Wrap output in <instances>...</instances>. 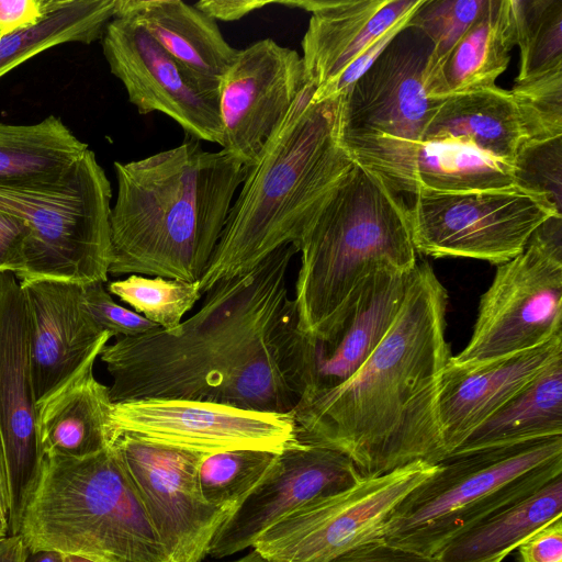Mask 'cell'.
Listing matches in <instances>:
<instances>
[{
	"mask_svg": "<svg viewBox=\"0 0 562 562\" xmlns=\"http://www.w3.org/2000/svg\"><path fill=\"white\" fill-rule=\"evenodd\" d=\"M114 432L215 453L251 449L280 453L300 442L291 413H269L190 400L147 398L113 403Z\"/></svg>",
	"mask_w": 562,
	"mask_h": 562,
	"instance_id": "cell-14",
	"label": "cell"
},
{
	"mask_svg": "<svg viewBox=\"0 0 562 562\" xmlns=\"http://www.w3.org/2000/svg\"><path fill=\"white\" fill-rule=\"evenodd\" d=\"M520 67L515 82L562 69V0H512Z\"/></svg>",
	"mask_w": 562,
	"mask_h": 562,
	"instance_id": "cell-32",
	"label": "cell"
},
{
	"mask_svg": "<svg viewBox=\"0 0 562 562\" xmlns=\"http://www.w3.org/2000/svg\"><path fill=\"white\" fill-rule=\"evenodd\" d=\"M27 224L19 216L0 210V273L18 276L24 268Z\"/></svg>",
	"mask_w": 562,
	"mask_h": 562,
	"instance_id": "cell-39",
	"label": "cell"
},
{
	"mask_svg": "<svg viewBox=\"0 0 562 562\" xmlns=\"http://www.w3.org/2000/svg\"><path fill=\"white\" fill-rule=\"evenodd\" d=\"M562 137L524 144L515 160V183L540 191L561 211Z\"/></svg>",
	"mask_w": 562,
	"mask_h": 562,
	"instance_id": "cell-37",
	"label": "cell"
},
{
	"mask_svg": "<svg viewBox=\"0 0 562 562\" xmlns=\"http://www.w3.org/2000/svg\"><path fill=\"white\" fill-rule=\"evenodd\" d=\"M562 517V474L447 543L436 562H503L535 531Z\"/></svg>",
	"mask_w": 562,
	"mask_h": 562,
	"instance_id": "cell-29",
	"label": "cell"
},
{
	"mask_svg": "<svg viewBox=\"0 0 562 562\" xmlns=\"http://www.w3.org/2000/svg\"><path fill=\"white\" fill-rule=\"evenodd\" d=\"M438 464L416 461L313 501L265 531L252 549L276 562H329L366 542L382 538L398 504Z\"/></svg>",
	"mask_w": 562,
	"mask_h": 562,
	"instance_id": "cell-12",
	"label": "cell"
},
{
	"mask_svg": "<svg viewBox=\"0 0 562 562\" xmlns=\"http://www.w3.org/2000/svg\"><path fill=\"white\" fill-rule=\"evenodd\" d=\"M108 342L98 346L81 368L37 406V430L43 457L81 458L110 446L114 435L109 386L93 374V364Z\"/></svg>",
	"mask_w": 562,
	"mask_h": 562,
	"instance_id": "cell-24",
	"label": "cell"
},
{
	"mask_svg": "<svg viewBox=\"0 0 562 562\" xmlns=\"http://www.w3.org/2000/svg\"><path fill=\"white\" fill-rule=\"evenodd\" d=\"M554 436H562V358L480 424L450 457Z\"/></svg>",
	"mask_w": 562,
	"mask_h": 562,
	"instance_id": "cell-28",
	"label": "cell"
},
{
	"mask_svg": "<svg viewBox=\"0 0 562 562\" xmlns=\"http://www.w3.org/2000/svg\"><path fill=\"white\" fill-rule=\"evenodd\" d=\"M431 41L407 22L344 92L341 136L355 161L396 194H413L426 126L445 99L428 91Z\"/></svg>",
	"mask_w": 562,
	"mask_h": 562,
	"instance_id": "cell-8",
	"label": "cell"
},
{
	"mask_svg": "<svg viewBox=\"0 0 562 562\" xmlns=\"http://www.w3.org/2000/svg\"><path fill=\"white\" fill-rule=\"evenodd\" d=\"M59 0H0V38L41 23Z\"/></svg>",
	"mask_w": 562,
	"mask_h": 562,
	"instance_id": "cell-40",
	"label": "cell"
},
{
	"mask_svg": "<svg viewBox=\"0 0 562 562\" xmlns=\"http://www.w3.org/2000/svg\"><path fill=\"white\" fill-rule=\"evenodd\" d=\"M19 535L29 553L171 562L111 446L81 458L45 454Z\"/></svg>",
	"mask_w": 562,
	"mask_h": 562,
	"instance_id": "cell-6",
	"label": "cell"
},
{
	"mask_svg": "<svg viewBox=\"0 0 562 562\" xmlns=\"http://www.w3.org/2000/svg\"><path fill=\"white\" fill-rule=\"evenodd\" d=\"M515 183L513 164L493 157L470 144L424 142L413 176V194L419 189L470 192Z\"/></svg>",
	"mask_w": 562,
	"mask_h": 562,
	"instance_id": "cell-31",
	"label": "cell"
},
{
	"mask_svg": "<svg viewBox=\"0 0 562 562\" xmlns=\"http://www.w3.org/2000/svg\"><path fill=\"white\" fill-rule=\"evenodd\" d=\"M64 562H91V561L79 558V557H75V555H65Z\"/></svg>",
	"mask_w": 562,
	"mask_h": 562,
	"instance_id": "cell-48",
	"label": "cell"
},
{
	"mask_svg": "<svg viewBox=\"0 0 562 562\" xmlns=\"http://www.w3.org/2000/svg\"><path fill=\"white\" fill-rule=\"evenodd\" d=\"M561 220H548L519 255L498 265L469 342L451 357L454 363L490 362L562 335Z\"/></svg>",
	"mask_w": 562,
	"mask_h": 562,
	"instance_id": "cell-10",
	"label": "cell"
},
{
	"mask_svg": "<svg viewBox=\"0 0 562 562\" xmlns=\"http://www.w3.org/2000/svg\"><path fill=\"white\" fill-rule=\"evenodd\" d=\"M297 254L282 245L246 272L215 283L177 327L117 337L99 357L112 403L190 400L291 413L305 390V335L290 295Z\"/></svg>",
	"mask_w": 562,
	"mask_h": 562,
	"instance_id": "cell-1",
	"label": "cell"
},
{
	"mask_svg": "<svg viewBox=\"0 0 562 562\" xmlns=\"http://www.w3.org/2000/svg\"><path fill=\"white\" fill-rule=\"evenodd\" d=\"M115 16L142 25L149 35L205 87L218 83L237 56L217 22L181 0H117Z\"/></svg>",
	"mask_w": 562,
	"mask_h": 562,
	"instance_id": "cell-23",
	"label": "cell"
},
{
	"mask_svg": "<svg viewBox=\"0 0 562 562\" xmlns=\"http://www.w3.org/2000/svg\"><path fill=\"white\" fill-rule=\"evenodd\" d=\"M562 474V436L449 457L394 509L381 540L434 558Z\"/></svg>",
	"mask_w": 562,
	"mask_h": 562,
	"instance_id": "cell-7",
	"label": "cell"
},
{
	"mask_svg": "<svg viewBox=\"0 0 562 562\" xmlns=\"http://www.w3.org/2000/svg\"><path fill=\"white\" fill-rule=\"evenodd\" d=\"M510 93L522 123L524 144L562 137V69L515 82Z\"/></svg>",
	"mask_w": 562,
	"mask_h": 562,
	"instance_id": "cell-35",
	"label": "cell"
},
{
	"mask_svg": "<svg viewBox=\"0 0 562 562\" xmlns=\"http://www.w3.org/2000/svg\"><path fill=\"white\" fill-rule=\"evenodd\" d=\"M560 358L562 335L536 348L480 364L461 366L450 358L437 397L447 458L480 424Z\"/></svg>",
	"mask_w": 562,
	"mask_h": 562,
	"instance_id": "cell-22",
	"label": "cell"
},
{
	"mask_svg": "<svg viewBox=\"0 0 562 562\" xmlns=\"http://www.w3.org/2000/svg\"><path fill=\"white\" fill-rule=\"evenodd\" d=\"M517 44L512 0H485L475 20L446 58L428 70L434 98L495 86Z\"/></svg>",
	"mask_w": 562,
	"mask_h": 562,
	"instance_id": "cell-25",
	"label": "cell"
},
{
	"mask_svg": "<svg viewBox=\"0 0 562 562\" xmlns=\"http://www.w3.org/2000/svg\"><path fill=\"white\" fill-rule=\"evenodd\" d=\"M10 512V496L4 449L0 434V518L8 525ZM9 528V526H8Z\"/></svg>",
	"mask_w": 562,
	"mask_h": 562,
	"instance_id": "cell-45",
	"label": "cell"
},
{
	"mask_svg": "<svg viewBox=\"0 0 562 562\" xmlns=\"http://www.w3.org/2000/svg\"><path fill=\"white\" fill-rule=\"evenodd\" d=\"M360 473L344 453L300 441L282 452L216 531L209 551L218 560L252 548L268 529L303 505L342 492Z\"/></svg>",
	"mask_w": 562,
	"mask_h": 562,
	"instance_id": "cell-18",
	"label": "cell"
},
{
	"mask_svg": "<svg viewBox=\"0 0 562 562\" xmlns=\"http://www.w3.org/2000/svg\"><path fill=\"white\" fill-rule=\"evenodd\" d=\"M307 82L266 142L232 204L200 279L202 295L246 272L282 245L295 248L314 217L357 164L342 143L344 92L314 100Z\"/></svg>",
	"mask_w": 562,
	"mask_h": 562,
	"instance_id": "cell-4",
	"label": "cell"
},
{
	"mask_svg": "<svg viewBox=\"0 0 562 562\" xmlns=\"http://www.w3.org/2000/svg\"><path fill=\"white\" fill-rule=\"evenodd\" d=\"M329 562H436L434 558L387 543L381 539L360 544Z\"/></svg>",
	"mask_w": 562,
	"mask_h": 562,
	"instance_id": "cell-42",
	"label": "cell"
},
{
	"mask_svg": "<svg viewBox=\"0 0 562 562\" xmlns=\"http://www.w3.org/2000/svg\"><path fill=\"white\" fill-rule=\"evenodd\" d=\"M88 148L55 115L35 124L0 122V187L57 186Z\"/></svg>",
	"mask_w": 562,
	"mask_h": 562,
	"instance_id": "cell-27",
	"label": "cell"
},
{
	"mask_svg": "<svg viewBox=\"0 0 562 562\" xmlns=\"http://www.w3.org/2000/svg\"><path fill=\"white\" fill-rule=\"evenodd\" d=\"M20 285L29 311L30 367L38 406L113 336L103 331L88 312L83 284L35 279Z\"/></svg>",
	"mask_w": 562,
	"mask_h": 562,
	"instance_id": "cell-20",
	"label": "cell"
},
{
	"mask_svg": "<svg viewBox=\"0 0 562 562\" xmlns=\"http://www.w3.org/2000/svg\"><path fill=\"white\" fill-rule=\"evenodd\" d=\"M277 454L251 449L204 454L198 469L202 497L233 512L262 479Z\"/></svg>",
	"mask_w": 562,
	"mask_h": 562,
	"instance_id": "cell-33",
	"label": "cell"
},
{
	"mask_svg": "<svg viewBox=\"0 0 562 562\" xmlns=\"http://www.w3.org/2000/svg\"><path fill=\"white\" fill-rule=\"evenodd\" d=\"M110 446L171 562H202L232 510L207 503L198 483L205 453L114 432Z\"/></svg>",
	"mask_w": 562,
	"mask_h": 562,
	"instance_id": "cell-13",
	"label": "cell"
},
{
	"mask_svg": "<svg viewBox=\"0 0 562 562\" xmlns=\"http://www.w3.org/2000/svg\"><path fill=\"white\" fill-rule=\"evenodd\" d=\"M0 434L10 496L9 535H19L44 457L30 367L29 311L12 272L0 273Z\"/></svg>",
	"mask_w": 562,
	"mask_h": 562,
	"instance_id": "cell-16",
	"label": "cell"
},
{
	"mask_svg": "<svg viewBox=\"0 0 562 562\" xmlns=\"http://www.w3.org/2000/svg\"><path fill=\"white\" fill-rule=\"evenodd\" d=\"M448 294L428 262L412 271L400 311L362 367L345 383L299 401V439L347 456L363 477L447 458L438 418Z\"/></svg>",
	"mask_w": 562,
	"mask_h": 562,
	"instance_id": "cell-2",
	"label": "cell"
},
{
	"mask_svg": "<svg viewBox=\"0 0 562 562\" xmlns=\"http://www.w3.org/2000/svg\"><path fill=\"white\" fill-rule=\"evenodd\" d=\"M226 562H276V561L266 558L260 552L252 549L247 554H245L236 560L226 561Z\"/></svg>",
	"mask_w": 562,
	"mask_h": 562,
	"instance_id": "cell-47",
	"label": "cell"
},
{
	"mask_svg": "<svg viewBox=\"0 0 562 562\" xmlns=\"http://www.w3.org/2000/svg\"><path fill=\"white\" fill-rule=\"evenodd\" d=\"M9 535V528L4 520L0 518V537Z\"/></svg>",
	"mask_w": 562,
	"mask_h": 562,
	"instance_id": "cell-49",
	"label": "cell"
},
{
	"mask_svg": "<svg viewBox=\"0 0 562 562\" xmlns=\"http://www.w3.org/2000/svg\"><path fill=\"white\" fill-rule=\"evenodd\" d=\"M65 555L56 551L29 553L26 562H64Z\"/></svg>",
	"mask_w": 562,
	"mask_h": 562,
	"instance_id": "cell-46",
	"label": "cell"
},
{
	"mask_svg": "<svg viewBox=\"0 0 562 562\" xmlns=\"http://www.w3.org/2000/svg\"><path fill=\"white\" fill-rule=\"evenodd\" d=\"M110 71L139 114L160 112L199 140L222 146L218 90L202 85L138 23L114 16L102 35Z\"/></svg>",
	"mask_w": 562,
	"mask_h": 562,
	"instance_id": "cell-15",
	"label": "cell"
},
{
	"mask_svg": "<svg viewBox=\"0 0 562 562\" xmlns=\"http://www.w3.org/2000/svg\"><path fill=\"white\" fill-rule=\"evenodd\" d=\"M411 273H371L321 337L305 335V390L301 400L341 385L362 367L395 319Z\"/></svg>",
	"mask_w": 562,
	"mask_h": 562,
	"instance_id": "cell-19",
	"label": "cell"
},
{
	"mask_svg": "<svg viewBox=\"0 0 562 562\" xmlns=\"http://www.w3.org/2000/svg\"><path fill=\"white\" fill-rule=\"evenodd\" d=\"M519 562H562V517L541 527L518 547Z\"/></svg>",
	"mask_w": 562,
	"mask_h": 562,
	"instance_id": "cell-41",
	"label": "cell"
},
{
	"mask_svg": "<svg viewBox=\"0 0 562 562\" xmlns=\"http://www.w3.org/2000/svg\"><path fill=\"white\" fill-rule=\"evenodd\" d=\"M526 137L510 91L496 85L445 98L430 117L424 142L470 144L515 164Z\"/></svg>",
	"mask_w": 562,
	"mask_h": 562,
	"instance_id": "cell-26",
	"label": "cell"
},
{
	"mask_svg": "<svg viewBox=\"0 0 562 562\" xmlns=\"http://www.w3.org/2000/svg\"><path fill=\"white\" fill-rule=\"evenodd\" d=\"M29 550L20 535L0 537V562H26Z\"/></svg>",
	"mask_w": 562,
	"mask_h": 562,
	"instance_id": "cell-44",
	"label": "cell"
},
{
	"mask_svg": "<svg viewBox=\"0 0 562 562\" xmlns=\"http://www.w3.org/2000/svg\"><path fill=\"white\" fill-rule=\"evenodd\" d=\"M305 83L296 50L271 38L238 50L218 83L221 147L252 167Z\"/></svg>",
	"mask_w": 562,
	"mask_h": 562,
	"instance_id": "cell-17",
	"label": "cell"
},
{
	"mask_svg": "<svg viewBox=\"0 0 562 562\" xmlns=\"http://www.w3.org/2000/svg\"><path fill=\"white\" fill-rule=\"evenodd\" d=\"M485 0H423L408 23L434 45L429 68L438 66L475 20Z\"/></svg>",
	"mask_w": 562,
	"mask_h": 562,
	"instance_id": "cell-36",
	"label": "cell"
},
{
	"mask_svg": "<svg viewBox=\"0 0 562 562\" xmlns=\"http://www.w3.org/2000/svg\"><path fill=\"white\" fill-rule=\"evenodd\" d=\"M108 290L165 330L177 327L202 296L200 281L140 274L111 281Z\"/></svg>",
	"mask_w": 562,
	"mask_h": 562,
	"instance_id": "cell-34",
	"label": "cell"
},
{
	"mask_svg": "<svg viewBox=\"0 0 562 562\" xmlns=\"http://www.w3.org/2000/svg\"><path fill=\"white\" fill-rule=\"evenodd\" d=\"M83 303L97 325L113 337H132L158 328L135 311L116 303L103 282L83 284Z\"/></svg>",
	"mask_w": 562,
	"mask_h": 562,
	"instance_id": "cell-38",
	"label": "cell"
},
{
	"mask_svg": "<svg viewBox=\"0 0 562 562\" xmlns=\"http://www.w3.org/2000/svg\"><path fill=\"white\" fill-rule=\"evenodd\" d=\"M416 251L502 265L548 220L562 217L548 195L519 184L470 192L419 189L407 205Z\"/></svg>",
	"mask_w": 562,
	"mask_h": 562,
	"instance_id": "cell-11",
	"label": "cell"
},
{
	"mask_svg": "<svg viewBox=\"0 0 562 562\" xmlns=\"http://www.w3.org/2000/svg\"><path fill=\"white\" fill-rule=\"evenodd\" d=\"M423 0L274 1L312 13L302 40L305 78L314 100L326 99L333 85L374 42L409 19Z\"/></svg>",
	"mask_w": 562,
	"mask_h": 562,
	"instance_id": "cell-21",
	"label": "cell"
},
{
	"mask_svg": "<svg viewBox=\"0 0 562 562\" xmlns=\"http://www.w3.org/2000/svg\"><path fill=\"white\" fill-rule=\"evenodd\" d=\"M274 4V1L259 0H202L194 7L215 21H237L252 11L265 5Z\"/></svg>",
	"mask_w": 562,
	"mask_h": 562,
	"instance_id": "cell-43",
	"label": "cell"
},
{
	"mask_svg": "<svg viewBox=\"0 0 562 562\" xmlns=\"http://www.w3.org/2000/svg\"><path fill=\"white\" fill-rule=\"evenodd\" d=\"M296 250L299 328L315 338L368 276L409 273L417 265L407 204L358 164L325 201Z\"/></svg>",
	"mask_w": 562,
	"mask_h": 562,
	"instance_id": "cell-5",
	"label": "cell"
},
{
	"mask_svg": "<svg viewBox=\"0 0 562 562\" xmlns=\"http://www.w3.org/2000/svg\"><path fill=\"white\" fill-rule=\"evenodd\" d=\"M111 199V183L89 148L57 186L0 187V210L30 228L24 268L15 278L108 282Z\"/></svg>",
	"mask_w": 562,
	"mask_h": 562,
	"instance_id": "cell-9",
	"label": "cell"
},
{
	"mask_svg": "<svg viewBox=\"0 0 562 562\" xmlns=\"http://www.w3.org/2000/svg\"><path fill=\"white\" fill-rule=\"evenodd\" d=\"M116 5L117 0H59L37 25L0 38V77L50 47L102 38Z\"/></svg>",
	"mask_w": 562,
	"mask_h": 562,
	"instance_id": "cell-30",
	"label": "cell"
},
{
	"mask_svg": "<svg viewBox=\"0 0 562 562\" xmlns=\"http://www.w3.org/2000/svg\"><path fill=\"white\" fill-rule=\"evenodd\" d=\"M109 274L200 281L248 169L186 134L170 149L114 162Z\"/></svg>",
	"mask_w": 562,
	"mask_h": 562,
	"instance_id": "cell-3",
	"label": "cell"
}]
</instances>
